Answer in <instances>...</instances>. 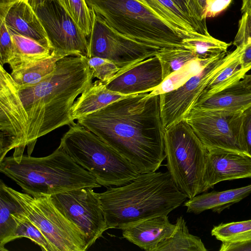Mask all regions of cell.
<instances>
[{
  "instance_id": "1",
  "label": "cell",
  "mask_w": 251,
  "mask_h": 251,
  "mask_svg": "<svg viewBox=\"0 0 251 251\" xmlns=\"http://www.w3.org/2000/svg\"><path fill=\"white\" fill-rule=\"evenodd\" d=\"M94 78L82 56L61 58L49 76L26 87L19 86L0 65V161L12 149L16 162L26 147L31 156L39 138L74 124L72 107Z\"/></svg>"
},
{
  "instance_id": "18",
  "label": "cell",
  "mask_w": 251,
  "mask_h": 251,
  "mask_svg": "<svg viewBox=\"0 0 251 251\" xmlns=\"http://www.w3.org/2000/svg\"><path fill=\"white\" fill-rule=\"evenodd\" d=\"M194 107L243 113L251 108V90L240 80L220 91L199 98Z\"/></svg>"
},
{
  "instance_id": "42",
  "label": "cell",
  "mask_w": 251,
  "mask_h": 251,
  "mask_svg": "<svg viewBox=\"0 0 251 251\" xmlns=\"http://www.w3.org/2000/svg\"><path fill=\"white\" fill-rule=\"evenodd\" d=\"M241 10L243 13L251 11V0H242Z\"/></svg>"
},
{
  "instance_id": "8",
  "label": "cell",
  "mask_w": 251,
  "mask_h": 251,
  "mask_svg": "<svg viewBox=\"0 0 251 251\" xmlns=\"http://www.w3.org/2000/svg\"><path fill=\"white\" fill-rule=\"evenodd\" d=\"M9 193L20 203L25 215L41 230L52 251L87 250L84 235L54 206L50 196L33 197L5 184Z\"/></svg>"
},
{
  "instance_id": "36",
  "label": "cell",
  "mask_w": 251,
  "mask_h": 251,
  "mask_svg": "<svg viewBox=\"0 0 251 251\" xmlns=\"http://www.w3.org/2000/svg\"><path fill=\"white\" fill-rule=\"evenodd\" d=\"M251 36V11L243 13L239 22L237 33L233 44L236 47L242 46Z\"/></svg>"
},
{
  "instance_id": "20",
  "label": "cell",
  "mask_w": 251,
  "mask_h": 251,
  "mask_svg": "<svg viewBox=\"0 0 251 251\" xmlns=\"http://www.w3.org/2000/svg\"><path fill=\"white\" fill-rule=\"evenodd\" d=\"M130 96L111 91L106 88L104 82L96 80L75 100L71 110L72 119L77 120Z\"/></svg>"
},
{
  "instance_id": "16",
  "label": "cell",
  "mask_w": 251,
  "mask_h": 251,
  "mask_svg": "<svg viewBox=\"0 0 251 251\" xmlns=\"http://www.w3.org/2000/svg\"><path fill=\"white\" fill-rule=\"evenodd\" d=\"M0 20L4 22L10 34L32 39L50 49L45 30L27 0L0 8Z\"/></svg>"
},
{
  "instance_id": "19",
  "label": "cell",
  "mask_w": 251,
  "mask_h": 251,
  "mask_svg": "<svg viewBox=\"0 0 251 251\" xmlns=\"http://www.w3.org/2000/svg\"><path fill=\"white\" fill-rule=\"evenodd\" d=\"M251 194V184L222 191H213L189 199L184 202L183 206L187 207V213L199 214L205 210H211L220 213Z\"/></svg>"
},
{
  "instance_id": "44",
  "label": "cell",
  "mask_w": 251,
  "mask_h": 251,
  "mask_svg": "<svg viewBox=\"0 0 251 251\" xmlns=\"http://www.w3.org/2000/svg\"><path fill=\"white\" fill-rule=\"evenodd\" d=\"M19 0H0V8L8 6Z\"/></svg>"
},
{
  "instance_id": "38",
  "label": "cell",
  "mask_w": 251,
  "mask_h": 251,
  "mask_svg": "<svg viewBox=\"0 0 251 251\" xmlns=\"http://www.w3.org/2000/svg\"><path fill=\"white\" fill-rule=\"evenodd\" d=\"M232 0H214L207 7L205 16L212 18L225 10L230 4Z\"/></svg>"
},
{
  "instance_id": "43",
  "label": "cell",
  "mask_w": 251,
  "mask_h": 251,
  "mask_svg": "<svg viewBox=\"0 0 251 251\" xmlns=\"http://www.w3.org/2000/svg\"><path fill=\"white\" fill-rule=\"evenodd\" d=\"M241 82L246 88L251 90V74L246 75L241 80Z\"/></svg>"
},
{
  "instance_id": "11",
  "label": "cell",
  "mask_w": 251,
  "mask_h": 251,
  "mask_svg": "<svg viewBox=\"0 0 251 251\" xmlns=\"http://www.w3.org/2000/svg\"><path fill=\"white\" fill-rule=\"evenodd\" d=\"M47 35L53 53L88 58L87 37L57 0H27Z\"/></svg>"
},
{
  "instance_id": "21",
  "label": "cell",
  "mask_w": 251,
  "mask_h": 251,
  "mask_svg": "<svg viewBox=\"0 0 251 251\" xmlns=\"http://www.w3.org/2000/svg\"><path fill=\"white\" fill-rule=\"evenodd\" d=\"M241 46L232 51L228 62L210 80L200 98L208 96L220 91L241 80L249 71L243 68L240 61Z\"/></svg>"
},
{
  "instance_id": "31",
  "label": "cell",
  "mask_w": 251,
  "mask_h": 251,
  "mask_svg": "<svg viewBox=\"0 0 251 251\" xmlns=\"http://www.w3.org/2000/svg\"><path fill=\"white\" fill-rule=\"evenodd\" d=\"M13 217L17 224V226L13 240L26 237L39 245L42 251H52L46 237L39 228L25 215L23 208L19 211L14 213Z\"/></svg>"
},
{
  "instance_id": "12",
  "label": "cell",
  "mask_w": 251,
  "mask_h": 251,
  "mask_svg": "<svg viewBox=\"0 0 251 251\" xmlns=\"http://www.w3.org/2000/svg\"><path fill=\"white\" fill-rule=\"evenodd\" d=\"M54 206L84 235L89 249L108 229L98 193L92 188L50 196Z\"/></svg>"
},
{
  "instance_id": "27",
  "label": "cell",
  "mask_w": 251,
  "mask_h": 251,
  "mask_svg": "<svg viewBox=\"0 0 251 251\" xmlns=\"http://www.w3.org/2000/svg\"><path fill=\"white\" fill-rule=\"evenodd\" d=\"M231 44L211 35L184 39L182 42L183 47L192 51L200 60L212 59L227 52Z\"/></svg>"
},
{
  "instance_id": "5",
  "label": "cell",
  "mask_w": 251,
  "mask_h": 251,
  "mask_svg": "<svg viewBox=\"0 0 251 251\" xmlns=\"http://www.w3.org/2000/svg\"><path fill=\"white\" fill-rule=\"evenodd\" d=\"M111 27L131 39L161 50L183 48L188 38L147 0H86Z\"/></svg>"
},
{
  "instance_id": "39",
  "label": "cell",
  "mask_w": 251,
  "mask_h": 251,
  "mask_svg": "<svg viewBox=\"0 0 251 251\" xmlns=\"http://www.w3.org/2000/svg\"><path fill=\"white\" fill-rule=\"evenodd\" d=\"M241 46L240 61L242 67L250 70L251 69V36Z\"/></svg>"
},
{
  "instance_id": "35",
  "label": "cell",
  "mask_w": 251,
  "mask_h": 251,
  "mask_svg": "<svg viewBox=\"0 0 251 251\" xmlns=\"http://www.w3.org/2000/svg\"><path fill=\"white\" fill-rule=\"evenodd\" d=\"M0 26V65L9 64L14 56L15 49L11 35L3 21Z\"/></svg>"
},
{
  "instance_id": "30",
  "label": "cell",
  "mask_w": 251,
  "mask_h": 251,
  "mask_svg": "<svg viewBox=\"0 0 251 251\" xmlns=\"http://www.w3.org/2000/svg\"><path fill=\"white\" fill-rule=\"evenodd\" d=\"M156 55L161 64L164 80L189 62L198 59L192 51L184 48L161 49Z\"/></svg>"
},
{
  "instance_id": "6",
  "label": "cell",
  "mask_w": 251,
  "mask_h": 251,
  "mask_svg": "<svg viewBox=\"0 0 251 251\" xmlns=\"http://www.w3.org/2000/svg\"><path fill=\"white\" fill-rule=\"evenodd\" d=\"M59 147L91 174L101 186H122L140 174L129 161L77 123L69 126Z\"/></svg>"
},
{
  "instance_id": "23",
  "label": "cell",
  "mask_w": 251,
  "mask_h": 251,
  "mask_svg": "<svg viewBox=\"0 0 251 251\" xmlns=\"http://www.w3.org/2000/svg\"><path fill=\"white\" fill-rule=\"evenodd\" d=\"M64 57L52 52L50 56L11 71L10 75L19 86H31L40 82L51 74L57 62Z\"/></svg>"
},
{
  "instance_id": "14",
  "label": "cell",
  "mask_w": 251,
  "mask_h": 251,
  "mask_svg": "<svg viewBox=\"0 0 251 251\" xmlns=\"http://www.w3.org/2000/svg\"><path fill=\"white\" fill-rule=\"evenodd\" d=\"M163 80L161 64L155 55L121 70L104 84L111 91L132 95L151 92Z\"/></svg>"
},
{
  "instance_id": "24",
  "label": "cell",
  "mask_w": 251,
  "mask_h": 251,
  "mask_svg": "<svg viewBox=\"0 0 251 251\" xmlns=\"http://www.w3.org/2000/svg\"><path fill=\"white\" fill-rule=\"evenodd\" d=\"M20 203L14 199L0 181V250L7 251L5 245L13 241L17 224L13 215L22 209Z\"/></svg>"
},
{
  "instance_id": "25",
  "label": "cell",
  "mask_w": 251,
  "mask_h": 251,
  "mask_svg": "<svg viewBox=\"0 0 251 251\" xmlns=\"http://www.w3.org/2000/svg\"><path fill=\"white\" fill-rule=\"evenodd\" d=\"M176 228L173 234L160 242L154 251H206L201 239L189 232L186 222L182 216L176 220Z\"/></svg>"
},
{
  "instance_id": "3",
  "label": "cell",
  "mask_w": 251,
  "mask_h": 251,
  "mask_svg": "<svg viewBox=\"0 0 251 251\" xmlns=\"http://www.w3.org/2000/svg\"><path fill=\"white\" fill-rule=\"evenodd\" d=\"M108 229H123L144 220L168 215L187 196L168 171L140 173L130 182L98 193Z\"/></svg>"
},
{
  "instance_id": "15",
  "label": "cell",
  "mask_w": 251,
  "mask_h": 251,
  "mask_svg": "<svg viewBox=\"0 0 251 251\" xmlns=\"http://www.w3.org/2000/svg\"><path fill=\"white\" fill-rule=\"evenodd\" d=\"M251 178V157L244 153L225 150L208 151L203 175L204 192L226 180Z\"/></svg>"
},
{
  "instance_id": "28",
  "label": "cell",
  "mask_w": 251,
  "mask_h": 251,
  "mask_svg": "<svg viewBox=\"0 0 251 251\" xmlns=\"http://www.w3.org/2000/svg\"><path fill=\"white\" fill-rule=\"evenodd\" d=\"M215 58L207 60L196 59L191 61L168 76L160 85L150 92V95H160L177 88L191 77L198 74Z\"/></svg>"
},
{
  "instance_id": "9",
  "label": "cell",
  "mask_w": 251,
  "mask_h": 251,
  "mask_svg": "<svg viewBox=\"0 0 251 251\" xmlns=\"http://www.w3.org/2000/svg\"><path fill=\"white\" fill-rule=\"evenodd\" d=\"M91 11V30L87 37L88 58L99 57L108 59L122 70L156 55L160 50L121 34L93 10Z\"/></svg>"
},
{
  "instance_id": "7",
  "label": "cell",
  "mask_w": 251,
  "mask_h": 251,
  "mask_svg": "<svg viewBox=\"0 0 251 251\" xmlns=\"http://www.w3.org/2000/svg\"><path fill=\"white\" fill-rule=\"evenodd\" d=\"M165 144L168 171L177 188L189 199L204 192L208 151L186 120L166 129Z\"/></svg>"
},
{
  "instance_id": "33",
  "label": "cell",
  "mask_w": 251,
  "mask_h": 251,
  "mask_svg": "<svg viewBox=\"0 0 251 251\" xmlns=\"http://www.w3.org/2000/svg\"><path fill=\"white\" fill-rule=\"evenodd\" d=\"M172 0L190 19L196 32L204 36H211L207 30L206 19L203 15L197 0Z\"/></svg>"
},
{
  "instance_id": "32",
  "label": "cell",
  "mask_w": 251,
  "mask_h": 251,
  "mask_svg": "<svg viewBox=\"0 0 251 251\" xmlns=\"http://www.w3.org/2000/svg\"><path fill=\"white\" fill-rule=\"evenodd\" d=\"M87 37L91 30L92 14L86 0H57Z\"/></svg>"
},
{
  "instance_id": "2",
  "label": "cell",
  "mask_w": 251,
  "mask_h": 251,
  "mask_svg": "<svg viewBox=\"0 0 251 251\" xmlns=\"http://www.w3.org/2000/svg\"><path fill=\"white\" fill-rule=\"evenodd\" d=\"M132 95L77 119L129 161L140 173L156 171L166 158L160 95Z\"/></svg>"
},
{
  "instance_id": "26",
  "label": "cell",
  "mask_w": 251,
  "mask_h": 251,
  "mask_svg": "<svg viewBox=\"0 0 251 251\" xmlns=\"http://www.w3.org/2000/svg\"><path fill=\"white\" fill-rule=\"evenodd\" d=\"M147 0L164 19L188 38L203 36L195 31L190 19L172 0Z\"/></svg>"
},
{
  "instance_id": "41",
  "label": "cell",
  "mask_w": 251,
  "mask_h": 251,
  "mask_svg": "<svg viewBox=\"0 0 251 251\" xmlns=\"http://www.w3.org/2000/svg\"><path fill=\"white\" fill-rule=\"evenodd\" d=\"M201 7L204 17L206 19L205 14L207 6L214 0H197Z\"/></svg>"
},
{
  "instance_id": "29",
  "label": "cell",
  "mask_w": 251,
  "mask_h": 251,
  "mask_svg": "<svg viewBox=\"0 0 251 251\" xmlns=\"http://www.w3.org/2000/svg\"><path fill=\"white\" fill-rule=\"evenodd\" d=\"M211 235L222 242L239 243L251 240V220L222 223L214 226Z\"/></svg>"
},
{
  "instance_id": "13",
  "label": "cell",
  "mask_w": 251,
  "mask_h": 251,
  "mask_svg": "<svg viewBox=\"0 0 251 251\" xmlns=\"http://www.w3.org/2000/svg\"><path fill=\"white\" fill-rule=\"evenodd\" d=\"M231 52L221 54L177 88L160 94L165 129L187 119L209 82L228 62Z\"/></svg>"
},
{
  "instance_id": "4",
  "label": "cell",
  "mask_w": 251,
  "mask_h": 251,
  "mask_svg": "<svg viewBox=\"0 0 251 251\" xmlns=\"http://www.w3.org/2000/svg\"><path fill=\"white\" fill-rule=\"evenodd\" d=\"M0 171L33 197L101 186L59 147L45 157L23 155L19 162L13 156L5 157L0 162Z\"/></svg>"
},
{
  "instance_id": "10",
  "label": "cell",
  "mask_w": 251,
  "mask_h": 251,
  "mask_svg": "<svg viewBox=\"0 0 251 251\" xmlns=\"http://www.w3.org/2000/svg\"><path fill=\"white\" fill-rule=\"evenodd\" d=\"M243 113L194 107L186 120L208 151L246 154L242 135Z\"/></svg>"
},
{
  "instance_id": "37",
  "label": "cell",
  "mask_w": 251,
  "mask_h": 251,
  "mask_svg": "<svg viewBox=\"0 0 251 251\" xmlns=\"http://www.w3.org/2000/svg\"><path fill=\"white\" fill-rule=\"evenodd\" d=\"M242 135L246 154L251 157V108L243 113Z\"/></svg>"
},
{
  "instance_id": "34",
  "label": "cell",
  "mask_w": 251,
  "mask_h": 251,
  "mask_svg": "<svg viewBox=\"0 0 251 251\" xmlns=\"http://www.w3.org/2000/svg\"><path fill=\"white\" fill-rule=\"evenodd\" d=\"M87 62L94 77L104 83L111 79L121 70L113 62L105 58L92 57L87 58Z\"/></svg>"
},
{
  "instance_id": "22",
  "label": "cell",
  "mask_w": 251,
  "mask_h": 251,
  "mask_svg": "<svg viewBox=\"0 0 251 251\" xmlns=\"http://www.w3.org/2000/svg\"><path fill=\"white\" fill-rule=\"evenodd\" d=\"M15 53L8 64L11 71L23 67L33 62L51 55V50L35 40L25 36L11 34Z\"/></svg>"
},
{
  "instance_id": "17",
  "label": "cell",
  "mask_w": 251,
  "mask_h": 251,
  "mask_svg": "<svg viewBox=\"0 0 251 251\" xmlns=\"http://www.w3.org/2000/svg\"><path fill=\"white\" fill-rule=\"evenodd\" d=\"M176 228V224L170 223L168 215H160L122 229V235L142 250L154 251L160 242L173 234Z\"/></svg>"
},
{
  "instance_id": "40",
  "label": "cell",
  "mask_w": 251,
  "mask_h": 251,
  "mask_svg": "<svg viewBox=\"0 0 251 251\" xmlns=\"http://www.w3.org/2000/svg\"><path fill=\"white\" fill-rule=\"evenodd\" d=\"M220 251H251V240L239 243L222 242Z\"/></svg>"
}]
</instances>
